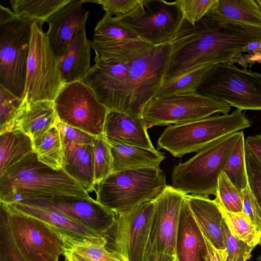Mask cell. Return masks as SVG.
Segmentation results:
<instances>
[{
  "mask_svg": "<svg viewBox=\"0 0 261 261\" xmlns=\"http://www.w3.org/2000/svg\"><path fill=\"white\" fill-rule=\"evenodd\" d=\"M261 40V28L220 15L213 10L194 25L186 21L171 42L164 82L207 64L229 63L250 43Z\"/></svg>",
  "mask_w": 261,
  "mask_h": 261,
  "instance_id": "6da1fadb",
  "label": "cell"
},
{
  "mask_svg": "<svg viewBox=\"0 0 261 261\" xmlns=\"http://www.w3.org/2000/svg\"><path fill=\"white\" fill-rule=\"evenodd\" d=\"M54 197H91L63 169L54 170L40 162L35 152L0 176L1 202Z\"/></svg>",
  "mask_w": 261,
  "mask_h": 261,
  "instance_id": "7a4b0ae2",
  "label": "cell"
},
{
  "mask_svg": "<svg viewBox=\"0 0 261 261\" xmlns=\"http://www.w3.org/2000/svg\"><path fill=\"white\" fill-rule=\"evenodd\" d=\"M160 167H145L111 173L96 185V201L115 214L128 213L139 204L156 198L167 187Z\"/></svg>",
  "mask_w": 261,
  "mask_h": 261,
  "instance_id": "3957f363",
  "label": "cell"
},
{
  "mask_svg": "<svg viewBox=\"0 0 261 261\" xmlns=\"http://www.w3.org/2000/svg\"><path fill=\"white\" fill-rule=\"evenodd\" d=\"M240 132L214 141L192 158L184 163H179L172 172L173 187L186 194L216 197L219 176L223 171Z\"/></svg>",
  "mask_w": 261,
  "mask_h": 261,
  "instance_id": "277c9868",
  "label": "cell"
},
{
  "mask_svg": "<svg viewBox=\"0 0 261 261\" xmlns=\"http://www.w3.org/2000/svg\"><path fill=\"white\" fill-rule=\"evenodd\" d=\"M250 121L242 111L230 114L216 115L191 123L169 125L158 140V149L173 156L197 152L209 143L222 137L250 127Z\"/></svg>",
  "mask_w": 261,
  "mask_h": 261,
  "instance_id": "5b68a950",
  "label": "cell"
},
{
  "mask_svg": "<svg viewBox=\"0 0 261 261\" xmlns=\"http://www.w3.org/2000/svg\"><path fill=\"white\" fill-rule=\"evenodd\" d=\"M196 92L241 111H260L261 73L228 63L216 64Z\"/></svg>",
  "mask_w": 261,
  "mask_h": 261,
  "instance_id": "8992f818",
  "label": "cell"
},
{
  "mask_svg": "<svg viewBox=\"0 0 261 261\" xmlns=\"http://www.w3.org/2000/svg\"><path fill=\"white\" fill-rule=\"evenodd\" d=\"M171 49V42H168L153 46L129 61L125 114L142 118L145 106L163 84Z\"/></svg>",
  "mask_w": 261,
  "mask_h": 261,
  "instance_id": "52a82bcc",
  "label": "cell"
},
{
  "mask_svg": "<svg viewBox=\"0 0 261 261\" xmlns=\"http://www.w3.org/2000/svg\"><path fill=\"white\" fill-rule=\"evenodd\" d=\"M227 103L197 92L154 97L145 106L142 118L147 129L155 126L181 125L216 113L227 114Z\"/></svg>",
  "mask_w": 261,
  "mask_h": 261,
  "instance_id": "ba28073f",
  "label": "cell"
},
{
  "mask_svg": "<svg viewBox=\"0 0 261 261\" xmlns=\"http://www.w3.org/2000/svg\"><path fill=\"white\" fill-rule=\"evenodd\" d=\"M65 84L58 58L51 49L42 26L34 22L23 95L33 101H54Z\"/></svg>",
  "mask_w": 261,
  "mask_h": 261,
  "instance_id": "9c48e42d",
  "label": "cell"
},
{
  "mask_svg": "<svg viewBox=\"0 0 261 261\" xmlns=\"http://www.w3.org/2000/svg\"><path fill=\"white\" fill-rule=\"evenodd\" d=\"M33 22L15 15L0 23V85L20 99L24 92Z\"/></svg>",
  "mask_w": 261,
  "mask_h": 261,
  "instance_id": "30bf717a",
  "label": "cell"
},
{
  "mask_svg": "<svg viewBox=\"0 0 261 261\" xmlns=\"http://www.w3.org/2000/svg\"><path fill=\"white\" fill-rule=\"evenodd\" d=\"M113 18L153 46L171 42L185 21L177 1L141 0L131 13Z\"/></svg>",
  "mask_w": 261,
  "mask_h": 261,
  "instance_id": "8fae6325",
  "label": "cell"
},
{
  "mask_svg": "<svg viewBox=\"0 0 261 261\" xmlns=\"http://www.w3.org/2000/svg\"><path fill=\"white\" fill-rule=\"evenodd\" d=\"M54 103L62 122L96 137L104 136L108 110L83 81L65 84Z\"/></svg>",
  "mask_w": 261,
  "mask_h": 261,
  "instance_id": "7c38bea8",
  "label": "cell"
},
{
  "mask_svg": "<svg viewBox=\"0 0 261 261\" xmlns=\"http://www.w3.org/2000/svg\"><path fill=\"white\" fill-rule=\"evenodd\" d=\"M5 206L14 240L27 261H58L62 254L60 232L50 224L14 208Z\"/></svg>",
  "mask_w": 261,
  "mask_h": 261,
  "instance_id": "4fadbf2b",
  "label": "cell"
},
{
  "mask_svg": "<svg viewBox=\"0 0 261 261\" xmlns=\"http://www.w3.org/2000/svg\"><path fill=\"white\" fill-rule=\"evenodd\" d=\"M154 207V199L139 204L127 214H115L113 225L103 234L105 247L119 253L126 261H142Z\"/></svg>",
  "mask_w": 261,
  "mask_h": 261,
  "instance_id": "5bb4252c",
  "label": "cell"
},
{
  "mask_svg": "<svg viewBox=\"0 0 261 261\" xmlns=\"http://www.w3.org/2000/svg\"><path fill=\"white\" fill-rule=\"evenodd\" d=\"M129 61H95L82 80L108 111L125 114Z\"/></svg>",
  "mask_w": 261,
  "mask_h": 261,
  "instance_id": "9a60e30c",
  "label": "cell"
},
{
  "mask_svg": "<svg viewBox=\"0 0 261 261\" xmlns=\"http://www.w3.org/2000/svg\"><path fill=\"white\" fill-rule=\"evenodd\" d=\"M18 202L55 209L102 236L113 225L116 215L91 197H54Z\"/></svg>",
  "mask_w": 261,
  "mask_h": 261,
  "instance_id": "2e32d148",
  "label": "cell"
},
{
  "mask_svg": "<svg viewBox=\"0 0 261 261\" xmlns=\"http://www.w3.org/2000/svg\"><path fill=\"white\" fill-rule=\"evenodd\" d=\"M186 194L167 186L154 199L155 207L148 242L160 252L175 256V243L180 212Z\"/></svg>",
  "mask_w": 261,
  "mask_h": 261,
  "instance_id": "e0dca14e",
  "label": "cell"
},
{
  "mask_svg": "<svg viewBox=\"0 0 261 261\" xmlns=\"http://www.w3.org/2000/svg\"><path fill=\"white\" fill-rule=\"evenodd\" d=\"M84 3V0H70L47 20L48 28L45 34L51 49L58 58L75 33L87 22L90 12L85 9Z\"/></svg>",
  "mask_w": 261,
  "mask_h": 261,
  "instance_id": "ac0fdd59",
  "label": "cell"
},
{
  "mask_svg": "<svg viewBox=\"0 0 261 261\" xmlns=\"http://www.w3.org/2000/svg\"><path fill=\"white\" fill-rule=\"evenodd\" d=\"M207 247L185 196L178 221L175 243L176 261H206Z\"/></svg>",
  "mask_w": 261,
  "mask_h": 261,
  "instance_id": "d6986e66",
  "label": "cell"
},
{
  "mask_svg": "<svg viewBox=\"0 0 261 261\" xmlns=\"http://www.w3.org/2000/svg\"><path fill=\"white\" fill-rule=\"evenodd\" d=\"M18 211L40 219L57 229L61 233L74 239L105 245V238L54 208L20 202L9 204Z\"/></svg>",
  "mask_w": 261,
  "mask_h": 261,
  "instance_id": "ffe728a7",
  "label": "cell"
},
{
  "mask_svg": "<svg viewBox=\"0 0 261 261\" xmlns=\"http://www.w3.org/2000/svg\"><path fill=\"white\" fill-rule=\"evenodd\" d=\"M186 197L206 239L216 249H226V221L220 205L208 197L190 194Z\"/></svg>",
  "mask_w": 261,
  "mask_h": 261,
  "instance_id": "44dd1931",
  "label": "cell"
},
{
  "mask_svg": "<svg viewBox=\"0 0 261 261\" xmlns=\"http://www.w3.org/2000/svg\"><path fill=\"white\" fill-rule=\"evenodd\" d=\"M84 23L75 33L58 57L62 79L65 84L82 81L90 66L91 41L88 39Z\"/></svg>",
  "mask_w": 261,
  "mask_h": 261,
  "instance_id": "7402d4cb",
  "label": "cell"
},
{
  "mask_svg": "<svg viewBox=\"0 0 261 261\" xmlns=\"http://www.w3.org/2000/svg\"><path fill=\"white\" fill-rule=\"evenodd\" d=\"M142 118L108 111L104 126V137L114 142L154 149Z\"/></svg>",
  "mask_w": 261,
  "mask_h": 261,
  "instance_id": "603a6c76",
  "label": "cell"
},
{
  "mask_svg": "<svg viewBox=\"0 0 261 261\" xmlns=\"http://www.w3.org/2000/svg\"><path fill=\"white\" fill-rule=\"evenodd\" d=\"M58 120L54 101H33L24 95L19 109L16 130L20 129L34 141L56 126Z\"/></svg>",
  "mask_w": 261,
  "mask_h": 261,
  "instance_id": "cb8c5ba5",
  "label": "cell"
},
{
  "mask_svg": "<svg viewBox=\"0 0 261 261\" xmlns=\"http://www.w3.org/2000/svg\"><path fill=\"white\" fill-rule=\"evenodd\" d=\"M62 169L87 193L95 190L93 145L63 144Z\"/></svg>",
  "mask_w": 261,
  "mask_h": 261,
  "instance_id": "d4e9b609",
  "label": "cell"
},
{
  "mask_svg": "<svg viewBox=\"0 0 261 261\" xmlns=\"http://www.w3.org/2000/svg\"><path fill=\"white\" fill-rule=\"evenodd\" d=\"M108 142L112 157V172L140 168L160 167V163L165 159L164 154L155 149Z\"/></svg>",
  "mask_w": 261,
  "mask_h": 261,
  "instance_id": "484cf974",
  "label": "cell"
},
{
  "mask_svg": "<svg viewBox=\"0 0 261 261\" xmlns=\"http://www.w3.org/2000/svg\"><path fill=\"white\" fill-rule=\"evenodd\" d=\"M60 234L62 254L67 261H126L121 254L108 249L105 245L77 240Z\"/></svg>",
  "mask_w": 261,
  "mask_h": 261,
  "instance_id": "4316f807",
  "label": "cell"
},
{
  "mask_svg": "<svg viewBox=\"0 0 261 261\" xmlns=\"http://www.w3.org/2000/svg\"><path fill=\"white\" fill-rule=\"evenodd\" d=\"M33 152L32 140L20 129L0 134V176Z\"/></svg>",
  "mask_w": 261,
  "mask_h": 261,
  "instance_id": "83f0119b",
  "label": "cell"
},
{
  "mask_svg": "<svg viewBox=\"0 0 261 261\" xmlns=\"http://www.w3.org/2000/svg\"><path fill=\"white\" fill-rule=\"evenodd\" d=\"M70 0H11L12 10L18 18L42 26L57 10Z\"/></svg>",
  "mask_w": 261,
  "mask_h": 261,
  "instance_id": "f1b7e54d",
  "label": "cell"
},
{
  "mask_svg": "<svg viewBox=\"0 0 261 261\" xmlns=\"http://www.w3.org/2000/svg\"><path fill=\"white\" fill-rule=\"evenodd\" d=\"M154 46L141 39H127L93 48L94 61L104 62L129 61L133 58Z\"/></svg>",
  "mask_w": 261,
  "mask_h": 261,
  "instance_id": "f546056e",
  "label": "cell"
},
{
  "mask_svg": "<svg viewBox=\"0 0 261 261\" xmlns=\"http://www.w3.org/2000/svg\"><path fill=\"white\" fill-rule=\"evenodd\" d=\"M33 143L34 151L40 162L54 170L62 169L64 149L56 125Z\"/></svg>",
  "mask_w": 261,
  "mask_h": 261,
  "instance_id": "4dcf8cb0",
  "label": "cell"
},
{
  "mask_svg": "<svg viewBox=\"0 0 261 261\" xmlns=\"http://www.w3.org/2000/svg\"><path fill=\"white\" fill-rule=\"evenodd\" d=\"M213 11L233 20L261 28V11L255 0H218Z\"/></svg>",
  "mask_w": 261,
  "mask_h": 261,
  "instance_id": "1f68e13d",
  "label": "cell"
},
{
  "mask_svg": "<svg viewBox=\"0 0 261 261\" xmlns=\"http://www.w3.org/2000/svg\"><path fill=\"white\" fill-rule=\"evenodd\" d=\"M140 39L130 29L106 15L98 22L91 41L92 48L123 40Z\"/></svg>",
  "mask_w": 261,
  "mask_h": 261,
  "instance_id": "d6a6232c",
  "label": "cell"
},
{
  "mask_svg": "<svg viewBox=\"0 0 261 261\" xmlns=\"http://www.w3.org/2000/svg\"><path fill=\"white\" fill-rule=\"evenodd\" d=\"M214 65L199 66L178 77L164 82L154 97L195 92Z\"/></svg>",
  "mask_w": 261,
  "mask_h": 261,
  "instance_id": "836d02e7",
  "label": "cell"
},
{
  "mask_svg": "<svg viewBox=\"0 0 261 261\" xmlns=\"http://www.w3.org/2000/svg\"><path fill=\"white\" fill-rule=\"evenodd\" d=\"M223 171L240 191H242L248 185L245 161V139L243 130L240 132Z\"/></svg>",
  "mask_w": 261,
  "mask_h": 261,
  "instance_id": "e575fe53",
  "label": "cell"
},
{
  "mask_svg": "<svg viewBox=\"0 0 261 261\" xmlns=\"http://www.w3.org/2000/svg\"><path fill=\"white\" fill-rule=\"evenodd\" d=\"M221 208L227 224L234 237L251 247H255L259 244L261 241V232L243 212L231 213L221 207Z\"/></svg>",
  "mask_w": 261,
  "mask_h": 261,
  "instance_id": "d590c367",
  "label": "cell"
},
{
  "mask_svg": "<svg viewBox=\"0 0 261 261\" xmlns=\"http://www.w3.org/2000/svg\"><path fill=\"white\" fill-rule=\"evenodd\" d=\"M215 200L226 211L235 213L243 211L242 191L230 181L223 171L219 176Z\"/></svg>",
  "mask_w": 261,
  "mask_h": 261,
  "instance_id": "8d00e7d4",
  "label": "cell"
},
{
  "mask_svg": "<svg viewBox=\"0 0 261 261\" xmlns=\"http://www.w3.org/2000/svg\"><path fill=\"white\" fill-rule=\"evenodd\" d=\"M21 100L0 85V134L16 130Z\"/></svg>",
  "mask_w": 261,
  "mask_h": 261,
  "instance_id": "74e56055",
  "label": "cell"
},
{
  "mask_svg": "<svg viewBox=\"0 0 261 261\" xmlns=\"http://www.w3.org/2000/svg\"><path fill=\"white\" fill-rule=\"evenodd\" d=\"M0 261H27L13 238L4 205L0 204Z\"/></svg>",
  "mask_w": 261,
  "mask_h": 261,
  "instance_id": "f35d334b",
  "label": "cell"
},
{
  "mask_svg": "<svg viewBox=\"0 0 261 261\" xmlns=\"http://www.w3.org/2000/svg\"><path fill=\"white\" fill-rule=\"evenodd\" d=\"M94 148V182L97 185L112 172L110 145L104 136L95 137Z\"/></svg>",
  "mask_w": 261,
  "mask_h": 261,
  "instance_id": "ab89813d",
  "label": "cell"
},
{
  "mask_svg": "<svg viewBox=\"0 0 261 261\" xmlns=\"http://www.w3.org/2000/svg\"><path fill=\"white\" fill-rule=\"evenodd\" d=\"M185 21L192 25L217 6L218 0H177Z\"/></svg>",
  "mask_w": 261,
  "mask_h": 261,
  "instance_id": "60d3db41",
  "label": "cell"
},
{
  "mask_svg": "<svg viewBox=\"0 0 261 261\" xmlns=\"http://www.w3.org/2000/svg\"><path fill=\"white\" fill-rule=\"evenodd\" d=\"M245 161L249 186L261 207V164L246 142Z\"/></svg>",
  "mask_w": 261,
  "mask_h": 261,
  "instance_id": "b9f144b4",
  "label": "cell"
},
{
  "mask_svg": "<svg viewBox=\"0 0 261 261\" xmlns=\"http://www.w3.org/2000/svg\"><path fill=\"white\" fill-rule=\"evenodd\" d=\"M226 237L227 255L225 261H246L252 256L254 248L234 237L231 232L226 222L225 225Z\"/></svg>",
  "mask_w": 261,
  "mask_h": 261,
  "instance_id": "7bdbcfd3",
  "label": "cell"
},
{
  "mask_svg": "<svg viewBox=\"0 0 261 261\" xmlns=\"http://www.w3.org/2000/svg\"><path fill=\"white\" fill-rule=\"evenodd\" d=\"M101 5L105 11V15L115 18L126 16L133 11L141 0H97L85 1Z\"/></svg>",
  "mask_w": 261,
  "mask_h": 261,
  "instance_id": "ee69618b",
  "label": "cell"
},
{
  "mask_svg": "<svg viewBox=\"0 0 261 261\" xmlns=\"http://www.w3.org/2000/svg\"><path fill=\"white\" fill-rule=\"evenodd\" d=\"M56 125L60 132L63 144L93 145L94 140L96 137L63 123L59 119Z\"/></svg>",
  "mask_w": 261,
  "mask_h": 261,
  "instance_id": "f6af8a7d",
  "label": "cell"
},
{
  "mask_svg": "<svg viewBox=\"0 0 261 261\" xmlns=\"http://www.w3.org/2000/svg\"><path fill=\"white\" fill-rule=\"evenodd\" d=\"M242 212L261 232V207L251 192L249 185L242 191Z\"/></svg>",
  "mask_w": 261,
  "mask_h": 261,
  "instance_id": "bcb514c9",
  "label": "cell"
},
{
  "mask_svg": "<svg viewBox=\"0 0 261 261\" xmlns=\"http://www.w3.org/2000/svg\"><path fill=\"white\" fill-rule=\"evenodd\" d=\"M142 261H176L175 255L160 252L154 243L147 242Z\"/></svg>",
  "mask_w": 261,
  "mask_h": 261,
  "instance_id": "7dc6e473",
  "label": "cell"
},
{
  "mask_svg": "<svg viewBox=\"0 0 261 261\" xmlns=\"http://www.w3.org/2000/svg\"><path fill=\"white\" fill-rule=\"evenodd\" d=\"M261 63V54L259 53L256 54H248L243 55V54H240L232 60H231L228 63L233 64L234 63H238L245 68L249 66H250L255 63Z\"/></svg>",
  "mask_w": 261,
  "mask_h": 261,
  "instance_id": "c3c4849f",
  "label": "cell"
},
{
  "mask_svg": "<svg viewBox=\"0 0 261 261\" xmlns=\"http://www.w3.org/2000/svg\"><path fill=\"white\" fill-rule=\"evenodd\" d=\"M205 241L207 247L206 261H225L227 255L226 249L217 250L213 246L206 238Z\"/></svg>",
  "mask_w": 261,
  "mask_h": 261,
  "instance_id": "681fc988",
  "label": "cell"
},
{
  "mask_svg": "<svg viewBox=\"0 0 261 261\" xmlns=\"http://www.w3.org/2000/svg\"><path fill=\"white\" fill-rule=\"evenodd\" d=\"M245 142L261 164V134L248 136Z\"/></svg>",
  "mask_w": 261,
  "mask_h": 261,
  "instance_id": "f907efd6",
  "label": "cell"
},
{
  "mask_svg": "<svg viewBox=\"0 0 261 261\" xmlns=\"http://www.w3.org/2000/svg\"><path fill=\"white\" fill-rule=\"evenodd\" d=\"M261 46V40L252 42L249 44L243 50V53H248V54H256L259 52V48Z\"/></svg>",
  "mask_w": 261,
  "mask_h": 261,
  "instance_id": "816d5d0a",
  "label": "cell"
},
{
  "mask_svg": "<svg viewBox=\"0 0 261 261\" xmlns=\"http://www.w3.org/2000/svg\"><path fill=\"white\" fill-rule=\"evenodd\" d=\"M255 1L256 2L257 5L259 7L260 10L261 11V0H256Z\"/></svg>",
  "mask_w": 261,
  "mask_h": 261,
  "instance_id": "f5cc1de1",
  "label": "cell"
},
{
  "mask_svg": "<svg viewBox=\"0 0 261 261\" xmlns=\"http://www.w3.org/2000/svg\"><path fill=\"white\" fill-rule=\"evenodd\" d=\"M259 244L260 245V247H261V241H260V242H259ZM259 259H260V261H261V255H260V257H259Z\"/></svg>",
  "mask_w": 261,
  "mask_h": 261,
  "instance_id": "db71d44e",
  "label": "cell"
},
{
  "mask_svg": "<svg viewBox=\"0 0 261 261\" xmlns=\"http://www.w3.org/2000/svg\"><path fill=\"white\" fill-rule=\"evenodd\" d=\"M259 53H260V54H261V46H260V48H259Z\"/></svg>",
  "mask_w": 261,
  "mask_h": 261,
  "instance_id": "11a10c76",
  "label": "cell"
},
{
  "mask_svg": "<svg viewBox=\"0 0 261 261\" xmlns=\"http://www.w3.org/2000/svg\"><path fill=\"white\" fill-rule=\"evenodd\" d=\"M65 261H67V260H65Z\"/></svg>",
  "mask_w": 261,
  "mask_h": 261,
  "instance_id": "9f6ffc18",
  "label": "cell"
}]
</instances>
